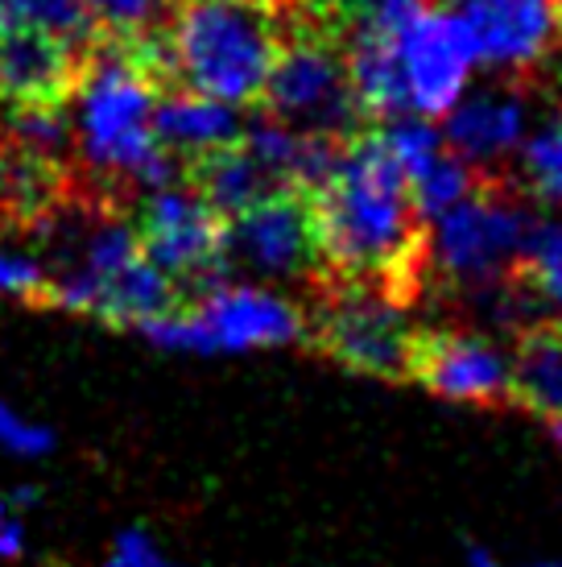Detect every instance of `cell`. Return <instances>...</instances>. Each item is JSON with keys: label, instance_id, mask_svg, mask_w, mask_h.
<instances>
[{"label": "cell", "instance_id": "6da1fadb", "mask_svg": "<svg viewBox=\"0 0 562 567\" xmlns=\"http://www.w3.org/2000/svg\"><path fill=\"white\" fill-rule=\"evenodd\" d=\"M314 207L327 278L373 286L402 307L426 295V220L381 128H360L344 145L335 171L314 187Z\"/></svg>", "mask_w": 562, "mask_h": 567}, {"label": "cell", "instance_id": "7a4b0ae2", "mask_svg": "<svg viewBox=\"0 0 562 567\" xmlns=\"http://www.w3.org/2000/svg\"><path fill=\"white\" fill-rule=\"evenodd\" d=\"M285 42V0H174L170 75L223 104H257Z\"/></svg>", "mask_w": 562, "mask_h": 567}, {"label": "cell", "instance_id": "3957f363", "mask_svg": "<svg viewBox=\"0 0 562 567\" xmlns=\"http://www.w3.org/2000/svg\"><path fill=\"white\" fill-rule=\"evenodd\" d=\"M525 204L530 199L504 174H480L471 195L438 212L435 228L426 224V286L443 282L476 299L509 290L538 228Z\"/></svg>", "mask_w": 562, "mask_h": 567}, {"label": "cell", "instance_id": "277c9868", "mask_svg": "<svg viewBox=\"0 0 562 567\" xmlns=\"http://www.w3.org/2000/svg\"><path fill=\"white\" fill-rule=\"evenodd\" d=\"M257 109L298 133H319V137H340V142L373 125L360 112L352 80H347L344 33L294 13H285V42H281L278 63L269 71Z\"/></svg>", "mask_w": 562, "mask_h": 567}, {"label": "cell", "instance_id": "5b68a950", "mask_svg": "<svg viewBox=\"0 0 562 567\" xmlns=\"http://www.w3.org/2000/svg\"><path fill=\"white\" fill-rule=\"evenodd\" d=\"M133 331L174 352H249V348H285L311 340L302 307L281 299L278 290L244 282L211 286L166 316L140 319Z\"/></svg>", "mask_w": 562, "mask_h": 567}, {"label": "cell", "instance_id": "8992f818", "mask_svg": "<svg viewBox=\"0 0 562 567\" xmlns=\"http://www.w3.org/2000/svg\"><path fill=\"white\" fill-rule=\"evenodd\" d=\"M311 340L314 352L344 364L352 373L381 381H409V340L414 328L406 307L373 286L360 282H319L311 290Z\"/></svg>", "mask_w": 562, "mask_h": 567}, {"label": "cell", "instance_id": "52a82bcc", "mask_svg": "<svg viewBox=\"0 0 562 567\" xmlns=\"http://www.w3.org/2000/svg\"><path fill=\"white\" fill-rule=\"evenodd\" d=\"M128 224L140 252L178 286L183 302L228 282V216L187 183L137 195Z\"/></svg>", "mask_w": 562, "mask_h": 567}, {"label": "cell", "instance_id": "ba28073f", "mask_svg": "<svg viewBox=\"0 0 562 567\" xmlns=\"http://www.w3.org/2000/svg\"><path fill=\"white\" fill-rule=\"evenodd\" d=\"M228 269H244L261 282L302 286L311 295L327 278L314 190L290 183L228 216Z\"/></svg>", "mask_w": 562, "mask_h": 567}, {"label": "cell", "instance_id": "9c48e42d", "mask_svg": "<svg viewBox=\"0 0 562 567\" xmlns=\"http://www.w3.org/2000/svg\"><path fill=\"white\" fill-rule=\"evenodd\" d=\"M409 381L447 402L509 406L513 402V357L488 336L468 328H414Z\"/></svg>", "mask_w": 562, "mask_h": 567}, {"label": "cell", "instance_id": "30bf717a", "mask_svg": "<svg viewBox=\"0 0 562 567\" xmlns=\"http://www.w3.org/2000/svg\"><path fill=\"white\" fill-rule=\"evenodd\" d=\"M397 59L409 112L418 116H447L468 87L471 66H480L468 21L447 4H426L409 21L406 33L397 38Z\"/></svg>", "mask_w": 562, "mask_h": 567}, {"label": "cell", "instance_id": "8fae6325", "mask_svg": "<svg viewBox=\"0 0 562 567\" xmlns=\"http://www.w3.org/2000/svg\"><path fill=\"white\" fill-rule=\"evenodd\" d=\"M468 21L476 59L500 75H533L559 47L562 17L554 0H451Z\"/></svg>", "mask_w": 562, "mask_h": 567}, {"label": "cell", "instance_id": "7c38bea8", "mask_svg": "<svg viewBox=\"0 0 562 567\" xmlns=\"http://www.w3.org/2000/svg\"><path fill=\"white\" fill-rule=\"evenodd\" d=\"M92 50H79L54 33L33 30V25L4 21V33H0V109L66 104L79 87V75H83Z\"/></svg>", "mask_w": 562, "mask_h": 567}, {"label": "cell", "instance_id": "4fadbf2b", "mask_svg": "<svg viewBox=\"0 0 562 567\" xmlns=\"http://www.w3.org/2000/svg\"><path fill=\"white\" fill-rule=\"evenodd\" d=\"M521 137H525V95L513 87L480 92L468 100L459 95L443 125L447 150H455L459 158H468L485 174H500L497 166L513 158Z\"/></svg>", "mask_w": 562, "mask_h": 567}, {"label": "cell", "instance_id": "5bb4252c", "mask_svg": "<svg viewBox=\"0 0 562 567\" xmlns=\"http://www.w3.org/2000/svg\"><path fill=\"white\" fill-rule=\"evenodd\" d=\"M154 137L162 150H170L174 158L187 166L190 158H204L219 145H232L240 137V121L223 100H211L204 92H190L183 83H174L157 95L154 104Z\"/></svg>", "mask_w": 562, "mask_h": 567}, {"label": "cell", "instance_id": "9a60e30c", "mask_svg": "<svg viewBox=\"0 0 562 567\" xmlns=\"http://www.w3.org/2000/svg\"><path fill=\"white\" fill-rule=\"evenodd\" d=\"M183 183L190 190H199L207 204L216 207V212H223V216L244 212V207L257 204L269 190L290 187L269 166H261L257 154L240 137L232 145H219V150L204 154V158H190L183 166Z\"/></svg>", "mask_w": 562, "mask_h": 567}, {"label": "cell", "instance_id": "2e32d148", "mask_svg": "<svg viewBox=\"0 0 562 567\" xmlns=\"http://www.w3.org/2000/svg\"><path fill=\"white\" fill-rule=\"evenodd\" d=\"M513 402L542 423L562 419V319L525 323L513 348Z\"/></svg>", "mask_w": 562, "mask_h": 567}, {"label": "cell", "instance_id": "e0dca14e", "mask_svg": "<svg viewBox=\"0 0 562 567\" xmlns=\"http://www.w3.org/2000/svg\"><path fill=\"white\" fill-rule=\"evenodd\" d=\"M521 158V187L530 199L562 207V109H554L517 145Z\"/></svg>", "mask_w": 562, "mask_h": 567}, {"label": "cell", "instance_id": "ac0fdd59", "mask_svg": "<svg viewBox=\"0 0 562 567\" xmlns=\"http://www.w3.org/2000/svg\"><path fill=\"white\" fill-rule=\"evenodd\" d=\"M480 174L485 171H476L468 158H459L455 150L443 145L435 158L409 178V195H414V207L422 212V220L430 224L438 212H447V207L459 204L464 195H471L476 183H480Z\"/></svg>", "mask_w": 562, "mask_h": 567}, {"label": "cell", "instance_id": "d6986e66", "mask_svg": "<svg viewBox=\"0 0 562 567\" xmlns=\"http://www.w3.org/2000/svg\"><path fill=\"white\" fill-rule=\"evenodd\" d=\"M0 17L9 25L46 30L79 50H92L100 42V30L92 25V17L79 0H0Z\"/></svg>", "mask_w": 562, "mask_h": 567}, {"label": "cell", "instance_id": "ffe728a7", "mask_svg": "<svg viewBox=\"0 0 562 567\" xmlns=\"http://www.w3.org/2000/svg\"><path fill=\"white\" fill-rule=\"evenodd\" d=\"M517 286L530 295V302L550 307L562 319V224H538L530 249L517 266Z\"/></svg>", "mask_w": 562, "mask_h": 567}, {"label": "cell", "instance_id": "44dd1931", "mask_svg": "<svg viewBox=\"0 0 562 567\" xmlns=\"http://www.w3.org/2000/svg\"><path fill=\"white\" fill-rule=\"evenodd\" d=\"M92 25L112 42H140L166 30L174 0H79Z\"/></svg>", "mask_w": 562, "mask_h": 567}, {"label": "cell", "instance_id": "7402d4cb", "mask_svg": "<svg viewBox=\"0 0 562 567\" xmlns=\"http://www.w3.org/2000/svg\"><path fill=\"white\" fill-rule=\"evenodd\" d=\"M0 290L33 302V307H50V274L30 257L0 252Z\"/></svg>", "mask_w": 562, "mask_h": 567}, {"label": "cell", "instance_id": "603a6c76", "mask_svg": "<svg viewBox=\"0 0 562 567\" xmlns=\"http://www.w3.org/2000/svg\"><path fill=\"white\" fill-rule=\"evenodd\" d=\"M0 447L4 452H17V456H46L54 447V435L46 426L21 419L9 402H0Z\"/></svg>", "mask_w": 562, "mask_h": 567}, {"label": "cell", "instance_id": "cb8c5ba5", "mask_svg": "<svg viewBox=\"0 0 562 567\" xmlns=\"http://www.w3.org/2000/svg\"><path fill=\"white\" fill-rule=\"evenodd\" d=\"M368 0H285V9L294 17H306V21H319L327 30L347 33V25L356 21V13Z\"/></svg>", "mask_w": 562, "mask_h": 567}, {"label": "cell", "instance_id": "d4e9b609", "mask_svg": "<svg viewBox=\"0 0 562 567\" xmlns=\"http://www.w3.org/2000/svg\"><path fill=\"white\" fill-rule=\"evenodd\" d=\"M104 567H174V564L162 559V551H157L154 538L145 535V530H121Z\"/></svg>", "mask_w": 562, "mask_h": 567}, {"label": "cell", "instance_id": "484cf974", "mask_svg": "<svg viewBox=\"0 0 562 567\" xmlns=\"http://www.w3.org/2000/svg\"><path fill=\"white\" fill-rule=\"evenodd\" d=\"M25 551V535H21V526L9 518H0V555L4 559H17V555Z\"/></svg>", "mask_w": 562, "mask_h": 567}, {"label": "cell", "instance_id": "4316f807", "mask_svg": "<svg viewBox=\"0 0 562 567\" xmlns=\"http://www.w3.org/2000/svg\"><path fill=\"white\" fill-rule=\"evenodd\" d=\"M468 564L471 567H500L497 559H492V555L485 551V547H471V551H468Z\"/></svg>", "mask_w": 562, "mask_h": 567}, {"label": "cell", "instance_id": "83f0119b", "mask_svg": "<svg viewBox=\"0 0 562 567\" xmlns=\"http://www.w3.org/2000/svg\"><path fill=\"white\" fill-rule=\"evenodd\" d=\"M547 431H550V440L562 447V419H547Z\"/></svg>", "mask_w": 562, "mask_h": 567}, {"label": "cell", "instance_id": "f1b7e54d", "mask_svg": "<svg viewBox=\"0 0 562 567\" xmlns=\"http://www.w3.org/2000/svg\"><path fill=\"white\" fill-rule=\"evenodd\" d=\"M554 9H559V17H562V0H554Z\"/></svg>", "mask_w": 562, "mask_h": 567}, {"label": "cell", "instance_id": "f546056e", "mask_svg": "<svg viewBox=\"0 0 562 567\" xmlns=\"http://www.w3.org/2000/svg\"><path fill=\"white\" fill-rule=\"evenodd\" d=\"M0 518H4V497H0Z\"/></svg>", "mask_w": 562, "mask_h": 567}, {"label": "cell", "instance_id": "4dcf8cb0", "mask_svg": "<svg viewBox=\"0 0 562 567\" xmlns=\"http://www.w3.org/2000/svg\"><path fill=\"white\" fill-rule=\"evenodd\" d=\"M538 567H562V564H538Z\"/></svg>", "mask_w": 562, "mask_h": 567}, {"label": "cell", "instance_id": "1f68e13d", "mask_svg": "<svg viewBox=\"0 0 562 567\" xmlns=\"http://www.w3.org/2000/svg\"><path fill=\"white\" fill-rule=\"evenodd\" d=\"M0 33H4V17H0Z\"/></svg>", "mask_w": 562, "mask_h": 567}]
</instances>
